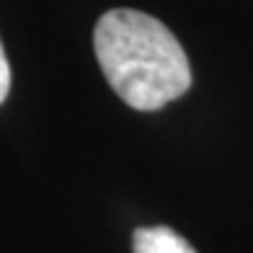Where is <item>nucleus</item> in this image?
<instances>
[{
  "instance_id": "7ed1b4c3",
  "label": "nucleus",
  "mask_w": 253,
  "mask_h": 253,
  "mask_svg": "<svg viewBox=\"0 0 253 253\" xmlns=\"http://www.w3.org/2000/svg\"><path fill=\"white\" fill-rule=\"evenodd\" d=\"M8 90H10V65L3 49V42H0V103L8 98Z\"/></svg>"
},
{
  "instance_id": "f257e3e1",
  "label": "nucleus",
  "mask_w": 253,
  "mask_h": 253,
  "mask_svg": "<svg viewBox=\"0 0 253 253\" xmlns=\"http://www.w3.org/2000/svg\"><path fill=\"white\" fill-rule=\"evenodd\" d=\"M96 60L126 106L158 111L191 85L189 57L166 24L134 8L106 10L93 29Z\"/></svg>"
},
{
  "instance_id": "f03ea898",
  "label": "nucleus",
  "mask_w": 253,
  "mask_h": 253,
  "mask_svg": "<svg viewBox=\"0 0 253 253\" xmlns=\"http://www.w3.org/2000/svg\"><path fill=\"white\" fill-rule=\"evenodd\" d=\"M134 253H197L176 230L155 225V227H140L132 238Z\"/></svg>"
}]
</instances>
